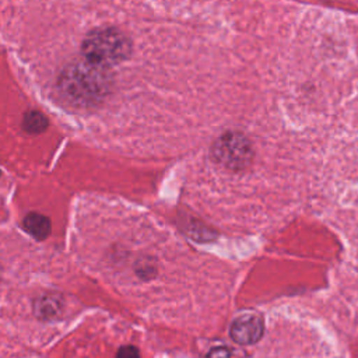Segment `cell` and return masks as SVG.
<instances>
[{"label": "cell", "mask_w": 358, "mask_h": 358, "mask_svg": "<svg viewBox=\"0 0 358 358\" xmlns=\"http://www.w3.org/2000/svg\"><path fill=\"white\" fill-rule=\"evenodd\" d=\"M36 306L39 308V315L52 316L57 310V301L53 296H45L38 301Z\"/></svg>", "instance_id": "cell-7"}, {"label": "cell", "mask_w": 358, "mask_h": 358, "mask_svg": "<svg viewBox=\"0 0 358 358\" xmlns=\"http://www.w3.org/2000/svg\"><path fill=\"white\" fill-rule=\"evenodd\" d=\"M112 77L108 67L85 60L76 62L60 76V91L74 103L88 105L101 101L110 90Z\"/></svg>", "instance_id": "cell-1"}, {"label": "cell", "mask_w": 358, "mask_h": 358, "mask_svg": "<svg viewBox=\"0 0 358 358\" xmlns=\"http://www.w3.org/2000/svg\"><path fill=\"white\" fill-rule=\"evenodd\" d=\"M116 358H140V352L134 345H123L117 350Z\"/></svg>", "instance_id": "cell-8"}, {"label": "cell", "mask_w": 358, "mask_h": 358, "mask_svg": "<svg viewBox=\"0 0 358 358\" xmlns=\"http://www.w3.org/2000/svg\"><path fill=\"white\" fill-rule=\"evenodd\" d=\"M206 358H231V352L227 347H214L207 352Z\"/></svg>", "instance_id": "cell-9"}, {"label": "cell", "mask_w": 358, "mask_h": 358, "mask_svg": "<svg viewBox=\"0 0 358 358\" xmlns=\"http://www.w3.org/2000/svg\"><path fill=\"white\" fill-rule=\"evenodd\" d=\"M246 143L238 134H225L222 136L215 147V158L227 166H241L246 159Z\"/></svg>", "instance_id": "cell-3"}, {"label": "cell", "mask_w": 358, "mask_h": 358, "mask_svg": "<svg viewBox=\"0 0 358 358\" xmlns=\"http://www.w3.org/2000/svg\"><path fill=\"white\" fill-rule=\"evenodd\" d=\"M48 127V119L36 110L28 112L24 116V129L29 133H41Z\"/></svg>", "instance_id": "cell-6"}, {"label": "cell", "mask_w": 358, "mask_h": 358, "mask_svg": "<svg viewBox=\"0 0 358 358\" xmlns=\"http://www.w3.org/2000/svg\"><path fill=\"white\" fill-rule=\"evenodd\" d=\"M263 320L256 315H243L231 324L229 334L238 344H253L263 336Z\"/></svg>", "instance_id": "cell-4"}, {"label": "cell", "mask_w": 358, "mask_h": 358, "mask_svg": "<svg viewBox=\"0 0 358 358\" xmlns=\"http://www.w3.org/2000/svg\"><path fill=\"white\" fill-rule=\"evenodd\" d=\"M22 225L25 231L36 239H45L50 232V221L48 220V217L38 213H29L24 218Z\"/></svg>", "instance_id": "cell-5"}, {"label": "cell", "mask_w": 358, "mask_h": 358, "mask_svg": "<svg viewBox=\"0 0 358 358\" xmlns=\"http://www.w3.org/2000/svg\"><path fill=\"white\" fill-rule=\"evenodd\" d=\"M130 52L131 45L129 38L115 28L92 31L83 42L84 57L103 67L124 60Z\"/></svg>", "instance_id": "cell-2"}]
</instances>
